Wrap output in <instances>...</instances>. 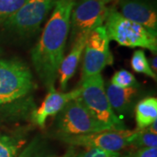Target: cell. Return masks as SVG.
<instances>
[{
    "mask_svg": "<svg viewBox=\"0 0 157 157\" xmlns=\"http://www.w3.org/2000/svg\"><path fill=\"white\" fill-rule=\"evenodd\" d=\"M74 0H57L41 37L32 51V61L47 89L54 86L70 32Z\"/></svg>",
    "mask_w": 157,
    "mask_h": 157,
    "instance_id": "obj_1",
    "label": "cell"
},
{
    "mask_svg": "<svg viewBox=\"0 0 157 157\" xmlns=\"http://www.w3.org/2000/svg\"><path fill=\"white\" fill-rule=\"evenodd\" d=\"M105 28L110 40L127 47H139L156 53L157 36L153 35L139 24L123 17L117 10H108Z\"/></svg>",
    "mask_w": 157,
    "mask_h": 157,
    "instance_id": "obj_2",
    "label": "cell"
},
{
    "mask_svg": "<svg viewBox=\"0 0 157 157\" xmlns=\"http://www.w3.org/2000/svg\"><path fill=\"white\" fill-rule=\"evenodd\" d=\"M79 99L92 115L110 129H124L123 122L113 110L107 99L101 73L82 80Z\"/></svg>",
    "mask_w": 157,
    "mask_h": 157,
    "instance_id": "obj_3",
    "label": "cell"
},
{
    "mask_svg": "<svg viewBox=\"0 0 157 157\" xmlns=\"http://www.w3.org/2000/svg\"><path fill=\"white\" fill-rule=\"evenodd\" d=\"M56 128L60 137L86 135L110 129L92 115L79 98L69 101L57 115Z\"/></svg>",
    "mask_w": 157,
    "mask_h": 157,
    "instance_id": "obj_4",
    "label": "cell"
},
{
    "mask_svg": "<svg viewBox=\"0 0 157 157\" xmlns=\"http://www.w3.org/2000/svg\"><path fill=\"white\" fill-rule=\"evenodd\" d=\"M109 44L110 39L104 25L94 29L88 34L83 52L84 58L81 68L82 80L101 73L105 67L113 63Z\"/></svg>",
    "mask_w": 157,
    "mask_h": 157,
    "instance_id": "obj_5",
    "label": "cell"
},
{
    "mask_svg": "<svg viewBox=\"0 0 157 157\" xmlns=\"http://www.w3.org/2000/svg\"><path fill=\"white\" fill-rule=\"evenodd\" d=\"M137 130L108 129L86 135L60 137L69 146L83 147L85 148H99L110 152H119L130 146Z\"/></svg>",
    "mask_w": 157,
    "mask_h": 157,
    "instance_id": "obj_6",
    "label": "cell"
},
{
    "mask_svg": "<svg viewBox=\"0 0 157 157\" xmlns=\"http://www.w3.org/2000/svg\"><path fill=\"white\" fill-rule=\"evenodd\" d=\"M107 3L101 0H78L71 13L70 28L72 39L78 35H88L103 25L108 14Z\"/></svg>",
    "mask_w": 157,
    "mask_h": 157,
    "instance_id": "obj_7",
    "label": "cell"
},
{
    "mask_svg": "<svg viewBox=\"0 0 157 157\" xmlns=\"http://www.w3.org/2000/svg\"><path fill=\"white\" fill-rule=\"evenodd\" d=\"M55 0H27L6 22V28L19 35L36 33L54 6Z\"/></svg>",
    "mask_w": 157,
    "mask_h": 157,
    "instance_id": "obj_8",
    "label": "cell"
},
{
    "mask_svg": "<svg viewBox=\"0 0 157 157\" xmlns=\"http://www.w3.org/2000/svg\"><path fill=\"white\" fill-rule=\"evenodd\" d=\"M33 87V74L26 65L17 60L0 59V95L25 96Z\"/></svg>",
    "mask_w": 157,
    "mask_h": 157,
    "instance_id": "obj_9",
    "label": "cell"
},
{
    "mask_svg": "<svg viewBox=\"0 0 157 157\" xmlns=\"http://www.w3.org/2000/svg\"><path fill=\"white\" fill-rule=\"evenodd\" d=\"M80 95V88L70 92H58L54 86L48 89V94L42 101L41 105L32 114V120L35 125L44 128L46 120L49 117L58 115L69 101H73Z\"/></svg>",
    "mask_w": 157,
    "mask_h": 157,
    "instance_id": "obj_10",
    "label": "cell"
},
{
    "mask_svg": "<svg viewBox=\"0 0 157 157\" xmlns=\"http://www.w3.org/2000/svg\"><path fill=\"white\" fill-rule=\"evenodd\" d=\"M120 8L123 17L157 36V14L154 6L144 0H121Z\"/></svg>",
    "mask_w": 157,
    "mask_h": 157,
    "instance_id": "obj_11",
    "label": "cell"
},
{
    "mask_svg": "<svg viewBox=\"0 0 157 157\" xmlns=\"http://www.w3.org/2000/svg\"><path fill=\"white\" fill-rule=\"evenodd\" d=\"M88 35H78L73 40V45L70 52L64 57L59 69V83L60 89L66 90L68 82L73 78L79 60L83 54L86 41Z\"/></svg>",
    "mask_w": 157,
    "mask_h": 157,
    "instance_id": "obj_12",
    "label": "cell"
},
{
    "mask_svg": "<svg viewBox=\"0 0 157 157\" xmlns=\"http://www.w3.org/2000/svg\"><path fill=\"white\" fill-rule=\"evenodd\" d=\"M137 87H119L109 84L106 89L107 99L113 111L118 113L125 112L128 109L133 99L137 94Z\"/></svg>",
    "mask_w": 157,
    "mask_h": 157,
    "instance_id": "obj_13",
    "label": "cell"
},
{
    "mask_svg": "<svg viewBox=\"0 0 157 157\" xmlns=\"http://www.w3.org/2000/svg\"><path fill=\"white\" fill-rule=\"evenodd\" d=\"M157 121V99L155 97L145 98L135 107L136 129L146 128Z\"/></svg>",
    "mask_w": 157,
    "mask_h": 157,
    "instance_id": "obj_14",
    "label": "cell"
},
{
    "mask_svg": "<svg viewBox=\"0 0 157 157\" xmlns=\"http://www.w3.org/2000/svg\"><path fill=\"white\" fill-rule=\"evenodd\" d=\"M26 144V139L21 135H0V157H17Z\"/></svg>",
    "mask_w": 157,
    "mask_h": 157,
    "instance_id": "obj_15",
    "label": "cell"
},
{
    "mask_svg": "<svg viewBox=\"0 0 157 157\" xmlns=\"http://www.w3.org/2000/svg\"><path fill=\"white\" fill-rule=\"evenodd\" d=\"M131 67L138 73H143L147 76L156 80V74L150 67V64L147 61L145 52L142 50H136L131 58Z\"/></svg>",
    "mask_w": 157,
    "mask_h": 157,
    "instance_id": "obj_16",
    "label": "cell"
},
{
    "mask_svg": "<svg viewBox=\"0 0 157 157\" xmlns=\"http://www.w3.org/2000/svg\"><path fill=\"white\" fill-rule=\"evenodd\" d=\"M136 130L137 133L131 145L140 148L157 147V134L152 132L148 128Z\"/></svg>",
    "mask_w": 157,
    "mask_h": 157,
    "instance_id": "obj_17",
    "label": "cell"
},
{
    "mask_svg": "<svg viewBox=\"0 0 157 157\" xmlns=\"http://www.w3.org/2000/svg\"><path fill=\"white\" fill-rule=\"evenodd\" d=\"M46 147L42 139L37 136L23 148L17 157H46Z\"/></svg>",
    "mask_w": 157,
    "mask_h": 157,
    "instance_id": "obj_18",
    "label": "cell"
},
{
    "mask_svg": "<svg viewBox=\"0 0 157 157\" xmlns=\"http://www.w3.org/2000/svg\"><path fill=\"white\" fill-rule=\"evenodd\" d=\"M27 0H0V25L13 15Z\"/></svg>",
    "mask_w": 157,
    "mask_h": 157,
    "instance_id": "obj_19",
    "label": "cell"
},
{
    "mask_svg": "<svg viewBox=\"0 0 157 157\" xmlns=\"http://www.w3.org/2000/svg\"><path fill=\"white\" fill-rule=\"evenodd\" d=\"M111 84L123 88L138 86L137 80L134 74L127 70H120L114 73L111 78Z\"/></svg>",
    "mask_w": 157,
    "mask_h": 157,
    "instance_id": "obj_20",
    "label": "cell"
},
{
    "mask_svg": "<svg viewBox=\"0 0 157 157\" xmlns=\"http://www.w3.org/2000/svg\"><path fill=\"white\" fill-rule=\"evenodd\" d=\"M77 157H121L119 152H110L99 148H85L84 151L77 155Z\"/></svg>",
    "mask_w": 157,
    "mask_h": 157,
    "instance_id": "obj_21",
    "label": "cell"
},
{
    "mask_svg": "<svg viewBox=\"0 0 157 157\" xmlns=\"http://www.w3.org/2000/svg\"><path fill=\"white\" fill-rule=\"evenodd\" d=\"M132 157H157V147L140 148Z\"/></svg>",
    "mask_w": 157,
    "mask_h": 157,
    "instance_id": "obj_22",
    "label": "cell"
},
{
    "mask_svg": "<svg viewBox=\"0 0 157 157\" xmlns=\"http://www.w3.org/2000/svg\"><path fill=\"white\" fill-rule=\"evenodd\" d=\"M24 97L21 94H11V95H0V106L3 104H6L13 101H16L17 99Z\"/></svg>",
    "mask_w": 157,
    "mask_h": 157,
    "instance_id": "obj_23",
    "label": "cell"
},
{
    "mask_svg": "<svg viewBox=\"0 0 157 157\" xmlns=\"http://www.w3.org/2000/svg\"><path fill=\"white\" fill-rule=\"evenodd\" d=\"M77 155H78V153H77L75 147L70 146L67 152L61 155H57V156H48L47 155L46 157H77Z\"/></svg>",
    "mask_w": 157,
    "mask_h": 157,
    "instance_id": "obj_24",
    "label": "cell"
},
{
    "mask_svg": "<svg viewBox=\"0 0 157 157\" xmlns=\"http://www.w3.org/2000/svg\"><path fill=\"white\" fill-rule=\"evenodd\" d=\"M156 62H157V57L156 55L154 57V59H152V61H151V65H150V67H151V69L154 71H155L156 70V68H157V66H156Z\"/></svg>",
    "mask_w": 157,
    "mask_h": 157,
    "instance_id": "obj_25",
    "label": "cell"
},
{
    "mask_svg": "<svg viewBox=\"0 0 157 157\" xmlns=\"http://www.w3.org/2000/svg\"><path fill=\"white\" fill-rule=\"evenodd\" d=\"M101 1H103V2H105V3H108V2H110L111 0H101Z\"/></svg>",
    "mask_w": 157,
    "mask_h": 157,
    "instance_id": "obj_26",
    "label": "cell"
},
{
    "mask_svg": "<svg viewBox=\"0 0 157 157\" xmlns=\"http://www.w3.org/2000/svg\"><path fill=\"white\" fill-rule=\"evenodd\" d=\"M123 157H132L131 155H126V156H123Z\"/></svg>",
    "mask_w": 157,
    "mask_h": 157,
    "instance_id": "obj_27",
    "label": "cell"
}]
</instances>
